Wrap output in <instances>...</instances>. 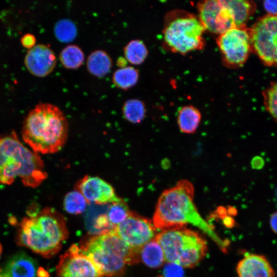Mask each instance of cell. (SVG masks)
<instances>
[{
	"label": "cell",
	"instance_id": "12",
	"mask_svg": "<svg viewBox=\"0 0 277 277\" xmlns=\"http://www.w3.org/2000/svg\"><path fill=\"white\" fill-rule=\"evenodd\" d=\"M56 268L57 277H104L94 263L75 244L60 256Z\"/></svg>",
	"mask_w": 277,
	"mask_h": 277
},
{
	"label": "cell",
	"instance_id": "33",
	"mask_svg": "<svg viewBox=\"0 0 277 277\" xmlns=\"http://www.w3.org/2000/svg\"><path fill=\"white\" fill-rule=\"evenodd\" d=\"M270 226L271 230L277 234V211L273 213L270 218Z\"/></svg>",
	"mask_w": 277,
	"mask_h": 277
},
{
	"label": "cell",
	"instance_id": "20",
	"mask_svg": "<svg viewBox=\"0 0 277 277\" xmlns=\"http://www.w3.org/2000/svg\"><path fill=\"white\" fill-rule=\"evenodd\" d=\"M111 66V59L103 50H95L88 57L87 69L90 73L95 76L99 77L104 76L109 72Z\"/></svg>",
	"mask_w": 277,
	"mask_h": 277
},
{
	"label": "cell",
	"instance_id": "21",
	"mask_svg": "<svg viewBox=\"0 0 277 277\" xmlns=\"http://www.w3.org/2000/svg\"><path fill=\"white\" fill-rule=\"evenodd\" d=\"M138 78L137 70L131 66L122 67L114 71L113 75V82L115 86L125 90L135 85Z\"/></svg>",
	"mask_w": 277,
	"mask_h": 277
},
{
	"label": "cell",
	"instance_id": "16",
	"mask_svg": "<svg viewBox=\"0 0 277 277\" xmlns=\"http://www.w3.org/2000/svg\"><path fill=\"white\" fill-rule=\"evenodd\" d=\"M236 271L239 277H275L274 270L263 255L246 254L239 262Z\"/></svg>",
	"mask_w": 277,
	"mask_h": 277
},
{
	"label": "cell",
	"instance_id": "18",
	"mask_svg": "<svg viewBox=\"0 0 277 277\" xmlns=\"http://www.w3.org/2000/svg\"><path fill=\"white\" fill-rule=\"evenodd\" d=\"M201 120L200 111L192 105L184 106L178 111L177 122L180 130L185 133H193L197 130Z\"/></svg>",
	"mask_w": 277,
	"mask_h": 277
},
{
	"label": "cell",
	"instance_id": "8",
	"mask_svg": "<svg viewBox=\"0 0 277 277\" xmlns=\"http://www.w3.org/2000/svg\"><path fill=\"white\" fill-rule=\"evenodd\" d=\"M216 43L222 62L228 68L242 66L252 53L250 29L246 26L234 27L219 35Z\"/></svg>",
	"mask_w": 277,
	"mask_h": 277
},
{
	"label": "cell",
	"instance_id": "11",
	"mask_svg": "<svg viewBox=\"0 0 277 277\" xmlns=\"http://www.w3.org/2000/svg\"><path fill=\"white\" fill-rule=\"evenodd\" d=\"M78 247L81 252L94 263L103 276L112 277L123 273L125 262L112 251L99 244L94 236L84 240Z\"/></svg>",
	"mask_w": 277,
	"mask_h": 277
},
{
	"label": "cell",
	"instance_id": "5",
	"mask_svg": "<svg viewBox=\"0 0 277 277\" xmlns=\"http://www.w3.org/2000/svg\"><path fill=\"white\" fill-rule=\"evenodd\" d=\"M205 29L197 15L181 9L168 12L164 17L163 42L169 51L182 54L204 48Z\"/></svg>",
	"mask_w": 277,
	"mask_h": 277
},
{
	"label": "cell",
	"instance_id": "31",
	"mask_svg": "<svg viewBox=\"0 0 277 277\" xmlns=\"http://www.w3.org/2000/svg\"><path fill=\"white\" fill-rule=\"evenodd\" d=\"M21 42L23 47L30 49L35 46L36 39L33 35L27 33L21 38Z\"/></svg>",
	"mask_w": 277,
	"mask_h": 277
},
{
	"label": "cell",
	"instance_id": "19",
	"mask_svg": "<svg viewBox=\"0 0 277 277\" xmlns=\"http://www.w3.org/2000/svg\"><path fill=\"white\" fill-rule=\"evenodd\" d=\"M140 260L147 266L156 268L165 261L163 249L155 238L145 245L140 251Z\"/></svg>",
	"mask_w": 277,
	"mask_h": 277
},
{
	"label": "cell",
	"instance_id": "9",
	"mask_svg": "<svg viewBox=\"0 0 277 277\" xmlns=\"http://www.w3.org/2000/svg\"><path fill=\"white\" fill-rule=\"evenodd\" d=\"M113 230L129 246L140 252L143 246L157 234L152 221L132 211Z\"/></svg>",
	"mask_w": 277,
	"mask_h": 277
},
{
	"label": "cell",
	"instance_id": "22",
	"mask_svg": "<svg viewBox=\"0 0 277 277\" xmlns=\"http://www.w3.org/2000/svg\"><path fill=\"white\" fill-rule=\"evenodd\" d=\"M60 59L65 67L75 69L82 64L84 60V54L78 46L69 45L61 51Z\"/></svg>",
	"mask_w": 277,
	"mask_h": 277
},
{
	"label": "cell",
	"instance_id": "14",
	"mask_svg": "<svg viewBox=\"0 0 277 277\" xmlns=\"http://www.w3.org/2000/svg\"><path fill=\"white\" fill-rule=\"evenodd\" d=\"M56 56L51 48L43 44L35 45L25 57V64L33 75L44 77L50 74L56 65Z\"/></svg>",
	"mask_w": 277,
	"mask_h": 277
},
{
	"label": "cell",
	"instance_id": "4",
	"mask_svg": "<svg viewBox=\"0 0 277 277\" xmlns=\"http://www.w3.org/2000/svg\"><path fill=\"white\" fill-rule=\"evenodd\" d=\"M40 155L26 147L15 131L0 136V184L11 185L16 177L35 188L47 177Z\"/></svg>",
	"mask_w": 277,
	"mask_h": 277
},
{
	"label": "cell",
	"instance_id": "6",
	"mask_svg": "<svg viewBox=\"0 0 277 277\" xmlns=\"http://www.w3.org/2000/svg\"><path fill=\"white\" fill-rule=\"evenodd\" d=\"M155 239L163 249L165 261L182 267H194L207 252L205 239L197 232L185 227L162 230Z\"/></svg>",
	"mask_w": 277,
	"mask_h": 277
},
{
	"label": "cell",
	"instance_id": "23",
	"mask_svg": "<svg viewBox=\"0 0 277 277\" xmlns=\"http://www.w3.org/2000/svg\"><path fill=\"white\" fill-rule=\"evenodd\" d=\"M125 118L132 123H139L144 118L146 109L144 103L137 98L129 99L123 106Z\"/></svg>",
	"mask_w": 277,
	"mask_h": 277
},
{
	"label": "cell",
	"instance_id": "2",
	"mask_svg": "<svg viewBox=\"0 0 277 277\" xmlns=\"http://www.w3.org/2000/svg\"><path fill=\"white\" fill-rule=\"evenodd\" d=\"M68 236L65 217L53 208L46 207L22 219L16 240L18 245L50 258L60 251Z\"/></svg>",
	"mask_w": 277,
	"mask_h": 277
},
{
	"label": "cell",
	"instance_id": "17",
	"mask_svg": "<svg viewBox=\"0 0 277 277\" xmlns=\"http://www.w3.org/2000/svg\"><path fill=\"white\" fill-rule=\"evenodd\" d=\"M232 15L235 27L246 26L256 10L254 2L247 0H224Z\"/></svg>",
	"mask_w": 277,
	"mask_h": 277
},
{
	"label": "cell",
	"instance_id": "25",
	"mask_svg": "<svg viewBox=\"0 0 277 277\" xmlns=\"http://www.w3.org/2000/svg\"><path fill=\"white\" fill-rule=\"evenodd\" d=\"M109 204L106 214L114 228L127 218L131 211L127 204L122 199Z\"/></svg>",
	"mask_w": 277,
	"mask_h": 277
},
{
	"label": "cell",
	"instance_id": "29",
	"mask_svg": "<svg viewBox=\"0 0 277 277\" xmlns=\"http://www.w3.org/2000/svg\"><path fill=\"white\" fill-rule=\"evenodd\" d=\"M94 227L96 230L100 231L99 234L114 229L106 214H101L96 219Z\"/></svg>",
	"mask_w": 277,
	"mask_h": 277
},
{
	"label": "cell",
	"instance_id": "35",
	"mask_svg": "<svg viewBox=\"0 0 277 277\" xmlns=\"http://www.w3.org/2000/svg\"><path fill=\"white\" fill-rule=\"evenodd\" d=\"M2 251H3V247H2V246L1 244L0 243V258L1 256Z\"/></svg>",
	"mask_w": 277,
	"mask_h": 277
},
{
	"label": "cell",
	"instance_id": "13",
	"mask_svg": "<svg viewBox=\"0 0 277 277\" xmlns=\"http://www.w3.org/2000/svg\"><path fill=\"white\" fill-rule=\"evenodd\" d=\"M75 190L83 195L88 204L105 205L122 200L110 184L97 176L85 175L76 184Z\"/></svg>",
	"mask_w": 277,
	"mask_h": 277
},
{
	"label": "cell",
	"instance_id": "1",
	"mask_svg": "<svg viewBox=\"0 0 277 277\" xmlns=\"http://www.w3.org/2000/svg\"><path fill=\"white\" fill-rule=\"evenodd\" d=\"M194 187L189 181H179L172 188L165 190L156 205L152 223L162 230L183 227L191 224L209 236L223 252H226L229 243L217 234L212 226L200 214L193 202Z\"/></svg>",
	"mask_w": 277,
	"mask_h": 277
},
{
	"label": "cell",
	"instance_id": "24",
	"mask_svg": "<svg viewBox=\"0 0 277 277\" xmlns=\"http://www.w3.org/2000/svg\"><path fill=\"white\" fill-rule=\"evenodd\" d=\"M148 50L141 40L134 39L129 42L124 48V54L128 62L138 65L143 63L148 55Z\"/></svg>",
	"mask_w": 277,
	"mask_h": 277
},
{
	"label": "cell",
	"instance_id": "28",
	"mask_svg": "<svg viewBox=\"0 0 277 277\" xmlns=\"http://www.w3.org/2000/svg\"><path fill=\"white\" fill-rule=\"evenodd\" d=\"M262 94L266 109L277 122V82L271 83Z\"/></svg>",
	"mask_w": 277,
	"mask_h": 277
},
{
	"label": "cell",
	"instance_id": "30",
	"mask_svg": "<svg viewBox=\"0 0 277 277\" xmlns=\"http://www.w3.org/2000/svg\"><path fill=\"white\" fill-rule=\"evenodd\" d=\"M183 267L174 263H168L164 268V277H183Z\"/></svg>",
	"mask_w": 277,
	"mask_h": 277
},
{
	"label": "cell",
	"instance_id": "3",
	"mask_svg": "<svg viewBox=\"0 0 277 277\" xmlns=\"http://www.w3.org/2000/svg\"><path fill=\"white\" fill-rule=\"evenodd\" d=\"M68 133L67 120L57 106L36 105L25 119L22 129L24 141L37 153L52 154L65 145Z\"/></svg>",
	"mask_w": 277,
	"mask_h": 277
},
{
	"label": "cell",
	"instance_id": "7",
	"mask_svg": "<svg viewBox=\"0 0 277 277\" xmlns=\"http://www.w3.org/2000/svg\"><path fill=\"white\" fill-rule=\"evenodd\" d=\"M249 29L252 52L265 65L277 67V15L261 16Z\"/></svg>",
	"mask_w": 277,
	"mask_h": 277
},
{
	"label": "cell",
	"instance_id": "10",
	"mask_svg": "<svg viewBox=\"0 0 277 277\" xmlns=\"http://www.w3.org/2000/svg\"><path fill=\"white\" fill-rule=\"evenodd\" d=\"M197 16L206 30L220 35L235 27L224 0H205L197 4Z\"/></svg>",
	"mask_w": 277,
	"mask_h": 277
},
{
	"label": "cell",
	"instance_id": "27",
	"mask_svg": "<svg viewBox=\"0 0 277 277\" xmlns=\"http://www.w3.org/2000/svg\"><path fill=\"white\" fill-rule=\"evenodd\" d=\"M54 32L60 41L69 42L76 37L77 28L72 21L68 18H63L56 23L54 27Z\"/></svg>",
	"mask_w": 277,
	"mask_h": 277
},
{
	"label": "cell",
	"instance_id": "15",
	"mask_svg": "<svg viewBox=\"0 0 277 277\" xmlns=\"http://www.w3.org/2000/svg\"><path fill=\"white\" fill-rule=\"evenodd\" d=\"M35 261L24 252L10 257L0 268V277H37Z\"/></svg>",
	"mask_w": 277,
	"mask_h": 277
},
{
	"label": "cell",
	"instance_id": "32",
	"mask_svg": "<svg viewBox=\"0 0 277 277\" xmlns=\"http://www.w3.org/2000/svg\"><path fill=\"white\" fill-rule=\"evenodd\" d=\"M263 6L268 14L277 15V0L265 1Z\"/></svg>",
	"mask_w": 277,
	"mask_h": 277
},
{
	"label": "cell",
	"instance_id": "26",
	"mask_svg": "<svg viewBox=\"0 0 277 277\" xmlns=\"http://www.w3.org/2000/svg\"><path fill=\"white\" fill-rule=\"evenodd\" d=\"M63 203L65 210L68 213L73 214L83 212L88 204L83 195L75 190L66 194Z\"/></svg>",
	"mask_w": 277,
	"mask_h": 277
},
{
	"label": "cell",
	"instance_id": "34",
	"mask_svg": "<svg viewBox=\"0 0 277 277\" xmlns=\"http://www.w3.org/2000/svg\"><path fill=\"white\" fill-rule=\"evenodd\" d=\"M37 277H48L47 272L42 268H38L37 271Z\"/></svg>",
	"mask_w": 277,
	"mask_h": 277
}]
</instances>
